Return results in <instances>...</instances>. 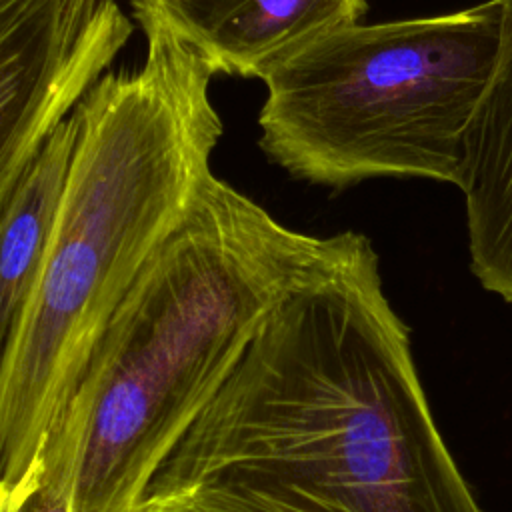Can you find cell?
Returning <instances> with one entry per match:
<instances>
[{"label": "cell", "mask_w": 512, "mask_h": 512, "mask_svg": "<svg viewBox=\"0 0 512 512\" xmlns=\"http://www.w3.org/2000/svg\"><path fill=\"white\" fill-rule=\"evenodd\" d=\"M140 512H484L368 236H318Z\"/></svg>", "instance_id": "obj_1"}, {"label": "cell", "mask_w": 512, "mask_h": 512, "mask_svg": "<svg viewBox=\"0 0 512 512\" xmlns=\"http://www.w3.org/2000/svg\"><path fill=\"white\" fill-rule=\"evenodd\" d=\"M138 68L72 110L68 172L36 282L0 358V482L38 484L48 436L116 308L180 226L224 124L216 74L156 20Z\"/></svg>", "instance_id": "obj_2"}, {"label": "cell", "mask_w": 512, "mask_h": 512, "mask_svg": "<svg viewBox=\"0 0 512 512\" xmlns=\"http://www.w3.org/2000/svg\"><path fill=\"white\" fill-rule=\"evenodd\" d=\"M316 242L210 174L96 342L28 508L140 512Z\"/></svg>", "instance_id": "obj_3"}, {"label": "cell", "mask_w": 512, "mask_h": 512, "mask_svg": "<svg viewBox=\"0 0 512 512\" xmlns=\"http://www.w3.org/2000/svg\"><path fill=\"white\" fill-rule=\"evenodd\" d=\"M496 42L498 0L330 30L264 76L260 148L290 176L334 190L372 178L460 188Z\"/></svg>", "instance_id": "obj_4"}, {"label": "cell", "mask_w": 512, "mask_h": 512, "mask_svg": "<svg viewBox=\"0 0 512 512\" xmlns=\"http://www.w3.org/2000/svg\"><path fill=\"white\" fill-rule=\"evenodd\" d=\"M132 32L120 0H0V206Z\"/></svg>", "instance_id": "obj_5"}, {"label": "cell", "mask_w": 512, "mask_h": 512, "mask_svg": "<svg viewBox=\"0 0 512 512\" xmlns=\"http://www.w3.org/2000/svg\"><path fill=\"white\" fill-rule=\"evenodd\" d=\"M216 74L264 80L318 36L360 22L368 0H130Z\"/></svg>", "instance_id": "obj_6"}, {"label": "cell", "mask_w": 512, "mask_h": 512, "mask_svg": "<svg viewBox=\"0 0 512 512\" xmlns=\"http://www.w3.org/2000/svg\"><path fill=\"white\" fill-rule=\"evenodd\" d=\"M464 196L470 270L512 306V0H498V42L466 130Z\"/></svg>", "instance_id": "obj_7"}, {"label": "cell", "mask_w": 512, "mask_h": 512, "mask_svg": "<svg viewBox=\"0 0 512 512\" xmlns=\"http://www.w3.org/2000/svg\"><path fill=\"white\" fill-rule=\"evenodd\" d=\"M76 124H58L0 206V358L40 272L60 204Z\"/></svg>", "instance_id": "obj_8"}]
</instances>
